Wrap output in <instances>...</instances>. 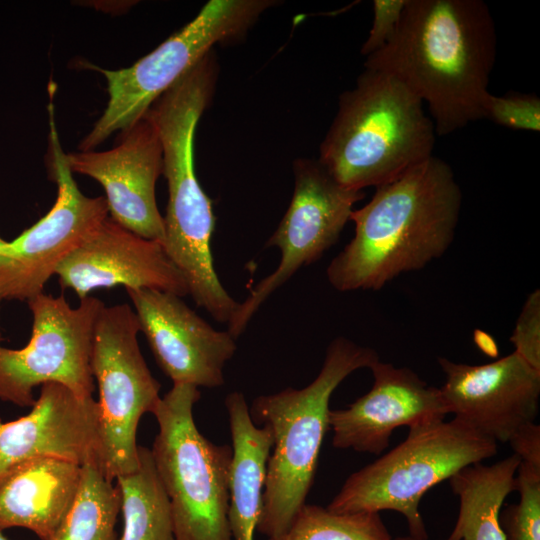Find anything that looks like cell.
<instances>
[{
    "label": "cell",
    "mask_w": 540,
    "mask_h": 540,
    "mask_svg": "<svg viewBox=\"0 0 540 540\" xmlns=\"http://www.w3.org/2000/svg\"><path fill=\"white\" fill-rule=\"evenodd\" d=\"M496 46L482 0H407L394 34L364 66L395 77L426 102L443 136L484 118Z\"/></svg>",
    "instance_id": "1"
},
{
    "label": "cell",
    "mask_w": 540,
    "mask_h": 540,
    "mask_svg": "<svg viewBox=\"0 0 540 540\" xmlns=\"http://www.w3.org/2000/svg\"><path fill=\"white\" fill-rule=\"evenodd\" d=\"M461 203L451 167L435 156L376 187L351 213L355 234L328 265L329 283L341 292L379 290L422 269L450 247Z\"/></svg>",
    "instance_id": "2"
},
{
    "label": "cell",
    "mask_w": 540,
    "mask_h": 540,
    "mask_svg": "<svg viewBox=\"0 0 540 540\" xmlns=\"http://www.w3.org/2000/svg\"><path fill=\"white\" fill-rule=\"evenodd\" d=\"M218 65L204 58L164 92L147 114L162 145L163 174L168 184L163 247L185 278L197 306L216 321L228 323L238 303L224 288L211 253L215 228L212 202L194 170L197 123L211 102Z\"/></svg>",
    "instance_id": "3"
},
{
    "label": "cell",
    "mask_w": 540,
    "mask_h": 540,
    "mask_svg": "<svg viewBox=\"0 0 540 540\" xmlns=\"http://www.w3.org/2000/svg\"><path fill=\"white\" fill-rule=\"evenodd\" d=\"M435 134L416 94L389 74L365 69L340 94L317 160L340 185L362 191L433 156Z\"/></svg>",
    "instance_id": "4"
},
{
    "label": "cell",
    "mask_w": 540,
    "mask_h": 540,
    "mask_svg": "<svg viewBox=\"0 0 540 540\" xmlns=\"http://www.w3.org/2000/svg\"><path fill=\"white\" fill-rule=\"evenodd\" d=\"M378 360L374 349L337 337L328 345L322 368L310 384L252 401V420L268 426L274 438L256 528L259 533L268 538L282 534L306 503L322 441L330 428L332 393L351 373L370 368Z\"/></svg>",
    "instance_id": "5"
},
{
    "label": "cell",
    "mask_w": 540,
    "mask_h": 540,
    "mask_svg": "<svg viewBox=\"0 0 540 540\" xmlns=\"http://www.w3.org/2000/svg\"><path fill=\"white\" fill-rule=\"evenodd\" d=\"M496 453V441L456 417L413 427L402 443L352 473L327 509L338 514L393 510L405 517L412 537L427 540L419 512L423 495Z\"/></svg>",
    "instance_id": "6"
},
{
    "label": "cell",
    "mask_w": 540,
    "mask_h": 540,
    "mask_svg": "<svg viewBox=\"0 0 540 540\" xmlns=\"http://www.w3.org/2000/svg\"><path fill=\"white\" fill-rule=\"evenodd\" d=\"M201 397L192 384L173 383L152 414L159 431L151 453L169 499L175 540H233L229 520L232 447L196 427Z\"/></svg>",
    "instance_id": "7"
},
{
    "label": "cell",
    "mask_w": 540,
    "mask_h": 540,
    "mask_svg": "<svg viewBox=\"0 0 540 540\" xmlns=\"http://www.w3.org/2000/svg\"><path fill=\"white\" fill-rule=\"evenodd\" d=\"M276 4L272 0H211L191 22L131 67L108 70L88 64L104 75L109 99L80 150L90 151L112 133L132 126L216 44L246 35L263 12Z\"/></svg>",
    "instance_id": "8"
},
{
    "label": "cell",
    "mask_w": 540,
    "mask_h": 540,
    "mask_svg": "<svg viewBox=\"0 0 540 540\" xmlns=\"http://www.w3.org/2000/svg\"><path fill=\"white\" fill-rule=\"evenodd\" d=\"M139 332L128 304L104 306L94 326L90 368L99 388L100 465L110 481L137 469L139 421L161 398V385L140 351Z\"/></svg>",
    "instance_id": "9"
},
{
    "label": "cell",
    "mask_w": 540,
    "mask_h": 540,
    "mask_svg": "<svg viewBox=\"0 0 540 540\" xmlns=\"http://www.w3.org/2000/svg\"><path fill=\"white\" fill-rule=\"evenodd\" d=\"M27 303L33 323L26 346L6 348L0 335V400L32 407L33 388L47 382L61 383L83 398L92 396V339L104 303L87 296L73 308L63 295L44 292Z\"/></svg>",
    "instance_id": "10"
},
{
    "label": "cell",
    "mask_w": 540,
    "mask_h": 540,
    "mask_svg": "<svg viewBox=\"0 0 540 540\" xmlns=\"http://www.w3.org/2000/svg\"><path fill=\"white\" fill-rule=\"evenodd\" d=\"M294 191L289 207L267 247L280 250L277 268L260 280L228 321L227 331L237 339L260 306L301 268L319 260L339 239L363 191L340 185L315 159L293 163Z\"/></svg>",
    "instance_id": "11"
},
{
    "label": "cell",
    "mask_w": 540,
    "mask_h": 540,
    "mask_svg": "<svg viewBox=\"0 0 540 540\" xmlns=\"http://www.w3.org/2000/svg\"><path fill=\"white\" fill-rule=\"evenodd\" d=\"M49 111L50 170L57 184V198L49 212L8 242L0 267V302L29 301L43 293L60 262L105 218V197L85 196L74 181L54 121Z\"/></svg>",
    "instance_id": "12"
},
{
    "label": "cell",
    "mask_w": 540,
    "mask_h": 540,
    "mask_svg": "<svg viewBox=\"0 0 540 540\" xmlns=\"http://www.w3.org/2000/svg\"><path fill=\"white\" fill-rule=\"evenodd\" d=\"M440 387L448 413L498 442H508L539 410L540 371L513 352L483 365L439 357Z\"/></svg>",
    "instance_id": "13"
},
{
    "label": "cell",
    "mask_w": 540,
    "mask_h": 540,
    "mask_svg": "<svg viewBox=\"0 0 540 540\" xmlns=\"http://www.w3.org/2000/svg\"><path fill=\"white\" fill-rule=\"evenodd\" d=\"M153 355L173 383L217 388L236 352V339L213 328L178 295L126 289Z\"/></svg>",
    "instance_id": "14"
},
{
    "label": "cell",
    "mask_w": 540,
    "mask_h": 540,
    "mask_svg": "<svg viewBox=\"0 0 540 540\" xmlns=\"http://www.w3.org/2000/svg\"><path fill=\"white\" fill-rule=\"evenodd\" d=\"M66 159L72 172L103 186L113 220L141 237L163 243L164 221L155 197L163 172L162 145L147 113L122 131L112 149L69 153Z\"/></svg>",
    "instance_id": "15"
},
{
    "label": "cell",
    "mask_w": 540,
    "mask_h": 540,
    "mask_svg": "<svg viewBox=\"0 0 540 540\" xmlns=\"http://www.w3.org/2000/svg\"><path fill=\"white\" fill-rule=\"evenodd\" d=\"M55 275L80 300L97 288L115 286L189 294L184 276L159 241L137 235L110 216L60 262Z\"/></svg>",
    "instance_id": "16"
},
{
    "label": "cell",
    "mask_w": 540,
    "mask_h": 540,
    "mask_svg": "<svg viewBox=\"0 0 540 540\" xmlns=\"http://www.w3.org/2000/svg\"><path fill=\"white\" fill-rule=\"evenodd\" d=\"M371 390L343 409L329 411L332 444L380 455L393 431L443 421L448 413L440 388L430 386L407 367L380 359L370 368Z\"/></svg>",
    "instance_id": "17"
},
{
    "label": "cell",
    "mask_w": 540,
    "mask_h": 540,
    "mask_svg": "<svg viewBox=\"0 0 540 540\" xmlns=\"http://www.w3.org/2000/svg\"><path fill=\"white\" fill-rule=\"evenodd\" d=\"M100 453L98 401L93 396L80 397L61 383L41 385L27 415L9 422L0 418V474L36 457L63 459L80 466L100 463Z\"/></svg>",
    "instance_id": "18"
},
{
    "label": "cell",
    "mask_w": 540,
    "mask_h": 540,
    "mask_svg": "<svg viewBox=\"0 0 540 540\" xmlns=\"http://www.w3.org/2000/svg\"><path fill=\"white\" fill-rule=\"evenodd\" d=\"M81 466L52 457L21 461L0 474V531L20 527L52 540L68 515Z\"/></svg>",
    "instance_id": "19"
},
{
    "label": "cell",
    "mask_w": 540,
    "mask_h": 540,
    "mask_svg": "<svg viewBox=\"0 0 540 540\" xmlns=\"http://www.w3.org/2000/svg\"><path fill=\"white\" fill-rule=\"evenodd\" d=\"M520 459L515 454L492 465L476 462L449 478L459 497V515L446 540H505L500 525L506 497L516 490Z\"/></svg>",
    "instance_id": "20"
},
{
    "label": "cell",
    "mask_w": 540,
    "mask_h": 540,
    "mask_svg": "<svg viewBox=\"0 0 540 540\" xmlns=\"http://www.w3.org/2000/svg\"><path fill=\"white\" fill-rule=\"evenodd\" d=\"M135 471L118 476L123 530L119 540H175L168 496L151 450L138 447Z\"/></svg>",
    "instance_id": "21"
},
{
    "label": "cell",
    "mask_w": 540,
    "mask_h": 540,
    "mask_svg": "<svg viewBox=\"0 0 540 540\" xmlns=\"http://www.w3.org/2000/svg\"><path fill=\"white\" fill-rule=\"evenodd\" d=\"M121 492L99 462L81 466L74 503L52 540H119L116 532Z\"/></svg>",
    "instance_id": "22"
},
{
    "label": "cell",
    "mask_w": 540,
    "mask_h": 540,
    "mask_svg": "<svg viewBox=\"0 0 540 540\" xmlns=\"http://www.w3.org/2000/svg\"><path fill=\"white\" fill-rule=\"evenodd\" d=\"M268 540H392L378 512L338 514L305 503L282 534Z\"/></svg>",
    "instance_id": "23"
},
{
    "label": "cell",
    "mask_w": 540,
    "mask_h": 540,
    "mask_svg": "<svg viewBox=\"0 0 540 540\" xmlns=\"http://www.w3.org/2000/svg\"><path fill=\"white\" fill-rule=\"evenodd\" d=\"M516 473L519 502L500 515L505 540H540V470L520 463Z\"/></svg>",
    "instance_id": "24"
},
{
    "label": "cell",
    "mask_w": 540,
    "mask_h": 540,
    "mask_svg": "<svg viewBox=\"0 0 540 540\" xmlns=\"http://www.w3.org/2000/svg\"><path fill=\"white\" fill-rule=\"evenodd\" d=\"M483 114L509 129L540 131V99L534 94L511 92L496 96L489 92L483 102Z\"/></svg>",
    "instance_id": "25"
},
{
    "label": "cell",
    "mask_w": 540,
    "mask_h": 540,
    "mask_svg": "<svg viewBox=\"0 0 540 540\" xmlns=\"http://www.w3.org/2000/svg\"><path fill=\"white\" fill-rule=\"evenodd\" d=\"M510 341L528 364L540 371V291L531 292L519 314Z\"/></svg>",
    "instance_id": "26"
},
{
    "label": "cell",
    "mask_w": 540,
    "mask_h": 540,
    "mask_svg": "<svg viewBox=\"0 0 540 540\" xmlns=\"http://www.w3.org/2000/svg\"><path fill=\"white\" fill-rule=\"evenodd\" d=\"M407 0H374L373 21L361 47L365 57L382 48L394 34Z\"/></svg>",
    "instance_id": "27"
},
{
    "label": "cell",
    "mask_w": 540,
    "mask_h": 540,
    "mask_svg": "<svg viewBox=\"0 0 540 540\" xmlns=\"http://www.w3.org/2000/svg\"><path fill=\"white\" fill-rule=\"evenodd\" d=\"M520 463L540 470V426L535 422L520 427L508 440Z\"/></svg>",
    "instance_id": "28"
},
{
    "label": "cell",
    "mask_w": 540,
    "mask_h": 540,
    "mask_svg": "<svg viewBox=\"0 0 540 540\" xmlns=\"http://www.w3.org/2000/svg\"><path fill=\"white\" fill-rule=\"evenodd\" d=\"M7 244H8V241H5L0 237V267H1L2 263H3L4 258H5V251H6V248H7Z\"/></svg>",
    "instance_id": "29"
},
{
    "label": "cell",
    "mask_w": 540,
    "mask_h": 540,
    "mask_svg": "<svg viewBox=\"0 0 540 540\" xmlns=\"http://www.w3.org/2000/svg\"><path fill=\"white\" fill-rule=\"evenodd\" d=\"M392 540H418L414 537H412L411 535H408V536H400V537H396Z\"/></svg>",
    "instance_id": "30"
},
{
    "label": "cell",
    "mask_w": 540,
    "mask_h": 540,
    "mask_svg": "<svg viewBox=\"0 0 540 540\" xmlns=\"http://www.w3.org/2000/svg\"><path fill=\"white\" fill-rule=\"evenodd\" d=\"M0 540H9V539L3 534V531H0Z\"/></svg>",
    "instance_id": "31"
}]
</instances>
